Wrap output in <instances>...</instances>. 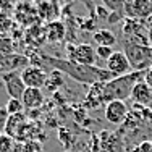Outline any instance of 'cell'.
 Returning <instances> with one entry per match:
<instances>
[{
  "instance_id": "obj_11",
  "label": "cell",
  "mask_w": 152,
  "mask_h": 152,
  "mask_svg": "<svg viewBox=\"0 0 152 152\" xmlns=\"http://www.w3.org/2000/svg\"><path fill=\"white\" fill-rule=\"evenodd\" d=\"M26 125H28V117L24 113L10 115L8 120H7L5 128H3V131H5V134L12 136L13 139H15V137H18L21 134V131L26 128Z\"/></svg>"
},
{
  "instance_id": "obj_6",
  "label": "cell",
  "mask_w": 152,
  "mask_h": 152,
  "mask_svg": "<svg viewBox=\"0 0 152 152\" xmlns=\"http://www.w3.org/2000/svg\"><path fill=\"white\" fill-rule=\"evenodd\" d=\"M105 70L110 71V73L117 78V76H123V75L131 73L133 68H131V63H129L128 57L125 55V52H123V50H115L110 58L105 61Z\"/></svg>"
},
{
  "instance_id": "obj_1",
  "label": "cell",
  "mask_w": 152,
  "mask_h": 152,
  "mask_svg": "<svg viewBox=\"0 0 152 152\" xmlns=\"http://www.w3.org/2000/svg\"><path fill=\"white\" fill-rule=\"evenodd\" d=\"M41 58L44 63L52 66L53 70L60 71L61 75L70 76L71 79H75L78 83H83V84L92 86V84H97V83H107L115 78L110 71H107L102 66H83V65H78L68 58L50 57L47 53H41Z\"/></svg>"
},
{
  "instance_id": "obj_8",
  "label": "cell",
  "mask_w": 152,
  "mask_h": 152,
  "mask_svg": "<svg viewBox=\"0 0 152 152\" xmlns=\"http://www.w3.org/2000/svg\"><path fill=\"white\" fill-rule=\"evenodd\" d=\"M129 113L125 100H112L105 105V120L112 125H123Z\"/></svg>"
},
{
  "instance_id": "obj_25",
  "label": "cell",
  "mask_w": 152,
  "mask_h": 152,
  "mask_svg": "<svg viewBox=\"0 0 152 152\" xmlns=\"http://www.w3.org/2000/svg\"><path fill=\"white\" fill-rule=\"evenodd\" d=\"M97 13H105V10H104L102 7H97ZM100 18H108V16H105V15H100Z\"/></svg>"
},
{
  "instance_id": "obj_10",
  "label": "cell",
  "mask_w": 152,
  "mask_h": 152,
  "mask_svg": "<svg viewBox=\"0 0 152 152\" xmlns=\"http://www.w3.org/2000/svg\"><path fill=\"white\" fill-rule=\"evenodd\" d=\"M131 99H133V104H139V105L149 108L152 112V89L144 83V79L139 81L134 88H133Z\"/></svg>"
},
{
  "instance_id": "obj_9",
  "label": "cell",
  "mask_w": 152,
  "mask_h": 152,
  "mask_svg": "<svg viewBox=\"0 0 152 152\" xmlns=\"http://www.w3.org/2000/svg\"><path fill=\"white\" fill-rule=\"evenodd\" d=\"M3 84H5V89H7V92H8L10 99L21 100L26 86H24L23 79H21V75L18 73V71L3 73Z\"/></svg>"
},
{
  "instance_id": "obj_12",
  "label": "cell",
  "mask_w": 152,
  "mask_h": 152,
  "mask_svg": "<svg viewBox=\"0 0 152 152\" xmlns=\"http://www.w3.org/2000/svg\"><path fill=\"white\" fill-rule=\"evenodd\" d=\"M21 102H23L24 108H29V110L41 108L44 104V92H42V89L26 88L23 92V97H21Z\"/></svg>"
},
{
  "instance_id": "obj_4",
  "label": "cell",
  "mask_w": 152,
  "mask_h": 152,
  "mask_svg": "<svg viewBox=\"0 0 152 152\" xmlns=\"http://www.w3.org/2000/svg\"><path fill=\"white\" fill-rule=\"evenodd\" d=\"M68 52V60L75 61L78 65L83 66H96L97 55H96V49L91 44H76V45H68L66 47Z\"/></svg>"
},
{
  "instance_id": "obj_19",
  "label": "cell",
  "mask_w": 152,
  "mask_h": 152,
  "mask_svg": "<svg viewBox=\"0 0 152 152\" xmlns=\"http://www.w3.org/2000/svg\"><path fill=\"white\" fill-rule=\"evenodd\" d=\"M5 110L8 115H16V113H23L24 107H23V102L18 99H8V102H7L5 105Z\"/></svg>"
},
{
  "instance_id": "obj_18",
  "label": "cell",
  "mask_w": 152,
  "mask_h": 152,
  "mask_svg": "<svg viewBox=\"0 0 152 152\" xmlns=\"http://www.w3.org/2000/svg\"><path fill=\"white\" fill-rule=\"evenodd\" d=\"M102 2V7H105L108 12L112 13H123L125 10V0H100Z\"/></svg>"
},
{
  "instance_id": "obj_13",
  "label": "cell",
  "mask_w": 152,
  "mask_h": 152,
  "mask_svg": "<svg viewBox=\"0 0 152 152\" xmlns=\"http://www.w3.org/2000/svg\"><path fill=\"white\" fill-rule=\"evenodd\" d=\"M99 141H100L102 152H123V144H121L118 134H115V133L102 129V133L99 136Z\"/></svg>"
},
{
  "instance_id": "obj_26",
  "label": "cell",
  "mask_w": 152,
  "mask_h": 152,
  "mask_svg": "<svg viewBox=\"0 0 152 152\" xmlns=\"http://www.w3.org/2000/svg\"><path fill=\"white\" fill-rule=\"evenodd\" d=\"M61 2H63V3H66V5H68V3H71L73 0H61Z\"/></svg>"
},
{
  "instance_id": "obj_17",
  "label": "cell",
  "mask_w": 152,
  "mask_h": 152,
  "mask_svg": "<svg viewBox=\"0 0 152 152\" xmlns=\"http://www.w3.org/2000/svg\"><path fill=\"white\" fill-rule=\"evenodd\" d=\"M12 53H15L13 41L10 37H0V58H5Z\"/></svg>"
},
{
  "instance_id": "obj_24",
  "label": "cell",
  "mask_w": 152,
  "mask_h": 152,
  "mask_svg": "<svg viewBox=\"0 0 152 152\" xmlns=\"http://www.w3.org/2000/svg\"><path fill=\"white\" fill-rule=\"evenodd\" d=\"M144 83H146V84L152 89V66L147 68L146 73H144Z\"/></svg>"
},
{
  "instance_id": "obj_15",
  "label": "cell",
  "mask_w": 152,
  "mask_h": 152,
  "mask_svg": "<svg viewBox=\"0 0 152 152\" xmlns=\"http://www.w3.org/2000/svg\"><path fill=\"white\" fill-rule=\"evenodd\" d=\"M92 41L96 42V45L97 47H112V45H115L117 44V37H115V34L112 32L110 29H97V31H94V34H92Z\"/></svg>"
},
{
  "instance_id": "obj_2",
  "label": "cell",
  "mask_w": 152,
  "mask_h": 152,
  "mask_svg": "<svg viewBox=\"0 0 152 152\" xmlns=\"http://www.w3.org/2000/svg\"><path fill=\"white\" fill-rule=\"evenodd\" d=\"M144 73H146V70L131 71V73H128V75L117 76V78L104 83V89H102L104 104L107 105L112 100H126L128 97H131L133 88H134L139 81L144 79Z\"/></svg>"
},
{
  "instance_id": "obj_21",
  "label": "cell",
  "mask_w": 152,
  "mask_h": 152,
  "mask_svg": "<svg viewBox=\"0 0 152 152\" xmlns=\"http://www.w3.org/2000/svg\"><path fill=\"white\" fill-rule=\"evenodd\" d=\"M115 50L112 49V47H96V55H97V58L99 60H104V61H107L108 58L112 57V53H113Z\"/></svg>"
},
{
  "instance_id": "obj_14",
  "label": "cell",
  "mask_w": 152,
  "mask_h": 152,
  "mask_svg": "<svg viewBox=\"0 0 152 152\" xmlns=\"http://www.w3.org/2000/svg\"><path fill=\"white\" fill-rule=\"evenodd\" d=\"M45 36H47V41L53 42V44H58L65 39L66 36V28L61 21H50L49 26L45 28Z\"/></svg>"
},
{
  "instance_id": "obj_16",
  "label": "cell",
  "mask_w": 152,
  "mask_h": 152,
  "mask_svg": "<svg viewBox=\"0 0 152 152\" xmlns=\"http://www.w3.org/2000/svg\"><path fill=\"white\" fill-rule=\"evenodd\" d=\"M61 76H63V75H61L60 71L53 70L52 75L47 76V83H45L44 88H47L49 91H55L57 88H60V86L63 84V79H61Z\"/></svg>"
},
{
  "instance_id": "obj_7",
  "label": "cell",
  "mask_w": 152,
  "mask_h": 152,
  "mask_svg": "<svg viewBox=\"0 0 152 152\" xmlns=\"http://www.w3.org/2000/svg\"><path fill=\"white\" fill-rule=\"evenodd\" d=\"M21 79H23L26 88H34V89H42L47 83V73L44 68L29 65L21 71Z\"/></svg>"
},
{
  "instance_id": "obj_22",
  "label": "cell",
  "mask_w": 152,
  "mask_h": 152,
  "mask_svg": "<svg viewBox=\"0 0 152 152\" xmlns=\"http://www.w3.org/2000/svg\"><path fill=\"white\" fill-rule=\"evenodd\" d=\"M131 152H152V142L151 141H142L137 146H134V149Z\"/></svg>"
},
{
  "instance_id": "obj_3",
  "label": "cell",
  "mask_w": 152,
  "mask_h": 152,
  "mask_svg": "<svg viewBox=\"0 0 152 152\" xmlns=\"http://www.w3.org/2000/svg\"><path fill=\"white\" fill-rule=\"evenodd\" d=\"M123 52L128 57L133 71H142L152 66V45H137L123 42Z\"/></svg>"
},
{
  "instance_id": "obj_20",
  "label": "cell",
  "mask_w": 152,
  "mask_h": 152,
  "mask_svg": "<svg viewBox=\"0 0 152 152\" xmlns=\"http://www.w3.org/2000/svg\"><path fill=\"white\" fill-rule=\"evenodd\" d=\"M13 147H15V139L5 133H0V152H13Z\"/></svg>"
},
{
  "instance_id": "obj_5",
  "label": "cell",
  "mask_w": 152,
  "mask_h": 152,
  "mask_svg": "<svg viewBox=\"0 0 152 152\" xmlns=\"http://www.w3.org/2000/svg\"><path fill=\"white\" fill-rule=\"evenodd\" d=\"M123 16L146 21L152 16V0H125Z\"/></svg>"
},
{
  "instance_id": "obj_23",
  "label": "cell",
  "mask_w": 152,
  "mask_h": 152,
  "mask_svg": "<svg viewBox=\"0 0 152 152\" xmlns=\"http://www.w3.org/2000/svg\"><path fill=\"white\" fill-rule=\"evenodd\" d=\"M8 117L10 115L7 113V110L5 108H0V128H5V125H7V120H8Z\"/></svg>"
},
{
  "instance_id": "obj_27",
  "label": "cell",
  "mask_w": 152,
  "mask_h": 152,
  "mask_svg": "<svg viewBox=\"0 0 152 152\" xmlns=\"http://www.w3.org/2000/svg\"><path fill=\"white\" fill-rule=\"evenodd\" d=\"M151 142H152V139H151Z\"/></svg>"
}]
</instances>
